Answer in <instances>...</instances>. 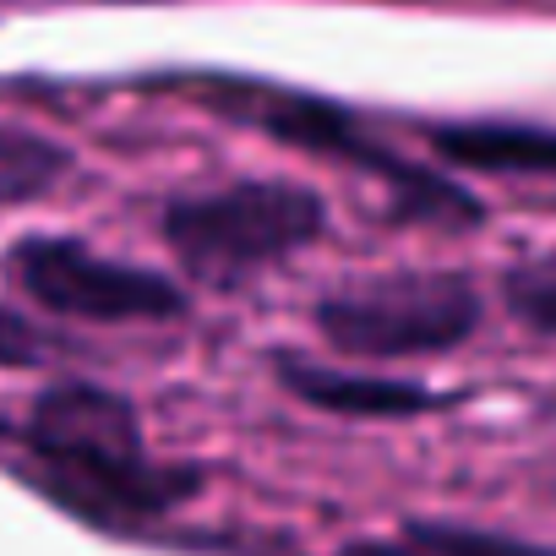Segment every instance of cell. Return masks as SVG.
<instances>
[{"label": "cell", "mask_w": 556, "mask_h": 556, "mask_svg": "<svg viewBox=\"0 0 556 556\" xmlns=\"http://www.w3.org/2000/svg\"><path fill=\"white\" fill-rule=\"evenodd\" d=\"M23 447L39 485L104 529H142L197 491L191 469L148 458L137 409L93 382L50 388L23 420Z\"/></svg>", "instance_id": "cell-1"}, {"label": "cell", "mask_w": 556, "mask_h": 556, "mask_svg": "<svg viewBox=\"0 0 556 556\" xmlns=\"http://www.w3.org/2000/svg\"><path fill=\"white\" fill-rule=\"evenodd\" d=\"M323 224H328L323 197L295 180H235L175 197L164 207L169 251L213 285H240V278L285 262L290 251L312 245Z\"/></svg>", "instance_id": "cell-2"}, {"label": "cell", "mask_w": 556, "mask_h": 556, "mask_svg": "<svg viewBox=\"0 0 556 556\" xmlns=\"http://www.w3.org/2000/svg\"><path fill=\"white\" fill-rule=\"evenodd\" d=\"M202 99L213 110L245 121L251 131H267L273 142H285V148H301V153H317V159H344L350 169H366V175L388 180L393 197H399V213H420L431 224H475L480 218V207L453 180L404 164L393 148L371 142L366 126L350 110H339L328 99L267 88V83H218V88H202Z\"/></svg>", "instance_id": "cell-3"}, {"label": "cell", "mask_w": 556, "mask_h": 556, "mask_svg": "<svg viewBox=\"0 0 556 556\" xmlns=\"http://www.w3.org/2000/svg\"><path fill=\"white\" fill-rule=\"evenodd\" d=\"M480 323V301L458 273H393L333 290L317 306V328L333 350L361 361L447 355Z\"/></svg>", "instance_id": "cell-4"}, {"label": "cell", "mask_w": 556, "mask_h": 556, "mask_svg": "<svg viewBox=\"0 0 556 556\" xmlns=\"http://www.w3.org/2000/svg\"><path fill=\"white\" fill-rule=\"evenodd\" d=\"M7 273L34 306L77 323H164L186 312V295L164 273L99 256L93 245L66 235L17 240L7 251Z\"/></svg>", "instance_id": "cell-5"}, {"label": "cell", "mask_w": 556, "mask_h": 556, "mask_svg": "<svg viewBox=\"0 0 556 556\" xmlns=\"http://www.w3.org/2000/svg\"><path fill=\"white\" fill-rule=\"evenodd\" d=\"M285 388L328 415H350V420H409L437 409V393L415 388V382H393V377H355V371H333L317 361H278Z\"/></svg>", "instance_id": "cell-6"}, {"label": "cell", "mask_w": 556, "mask_h": 556, "mask_svg": "<svg viewBox=\"0 0 556 556\" xmlns=\"http://www.w3.org/2000/svg\"><path fill=\"white\" fill-rule=\"evenodd\" d=\"M431 148L480 175H556V131L551 126H507V121H464L442 126Z\"/></svg>", "instance_id": "cell-7"}, {"label": "cell", "mask_w": 556, "mask_h": 556, "mask_svg": "<svg viewBox=\"0 0 556 556\" xmlns=\"http://www.w3.org/2000/svg\"><path fill=\"white\" fill-rule=\"evenodd\" d=\"M333 556H556V545H534V540H513V534L469 529V523H442V518H415L399 534L350 540Z\"/></svg>", "instance_id": "cell-8"}, {"label": "cell", "mask_w": 556, "mask_h": 556, "mask_svg": "<svg viewBox=\"0 0 556 556\" xmlns=\"http://www.w3.org/2000/svg\"><path fill=\"white\" fill-rule=\"evenodd\" d=\"M72 169V153L39 131L23 126H0V207L34 202L45 191H55Z\"/></svg>", "instance_id": "cell-9"}, {"label": "cell", "mask_w": 556, "mask_h": 556, "mask_svg": "<svg viewBox=\"0 0 556 556\" xmlns=\"http://www.w3.org/2000/svg\"><path fill=\"white\" fill-rule=\"evenodd\" d=\"M507 306L540 328V333H556V256H540L518 273H507Z\"/></svg>", "instance_id": "cell-10"}, {"label": "cell", "mask_w": 556, "mask_h": 556, "mask_svg": "<svg viewBox=\"0 0 556 556\" xmlns=\"http://www.w3.org/2000/svg\"><path fill=\"white\" fill-rule=\"evenodd\" d=\"M45 333L17 312V306H7L0 301V366H39L45 361Z\"/></svg>", "instance_id": "cell-11"}]
</instances>
